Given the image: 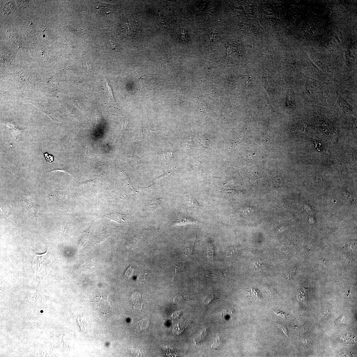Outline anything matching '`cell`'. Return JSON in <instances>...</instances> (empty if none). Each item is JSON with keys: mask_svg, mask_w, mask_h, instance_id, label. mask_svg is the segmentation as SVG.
<instances>
[{"mask_svg": "<svg viewBox=\"0 0 357 357\" xmlns=\"http://www.w3.org/2000/svg\"><path fill=\"white\" fill-rule=\"evenodd\" d=\"M50 263L48 250L44 254L36 255L33 260L32 267L36 276L41 278L46 277L49 271Z\"/></svg>", "mask_w": 357, "mask_h": 357, "instance_id": "1", "label": "cell"}, {"mask_svg": "<svg viewBox=\"0 0 357 357\" xmlns=\"http://www.w3.org/2000/svg\"><path fill=\"white\" fill-rule=\"evenodd\" d=\"M92 302L97 310L104 315H107L110 313L111 308L108 299L99 297L95 298Z\"/></svg>", "mask_w": 357, "mask_h": 357, "instance_id": "2", "label": "cell"}, {"mask_svg": "<svg viewBox=\"0 0 357 357\" xmlns=\"http://www.w3.org/2000/svg\"><path fill=\"white\" fill-rule=\"evenodd\" d=\"M206 277L211 279L219 280L223 279L226 276V273L223 270H214L206 271L204 273Z\"/></svg>", "mask_w": 357, "mask_h": 357, "instance_id": "3", "label": "cell"}, {"mask_svg": "<svg viewBox=\"0 0 357 357\" xmlns=\"http://www.w3.org/2000/svg\"><path fill=\"white\" fill-rule=\"evenodd\" d=\"M22 200L29 205L28 211L29 213L32 216H36L41 208V206L37 204L30 201L23 196Z\"/></svg>", "mask_w": 357, "mask_h": 357, "instance_id": "4", "label": "cell"}, {"mask_svg": "<svg viewBox=\"0 0 357 357\" xmlns=\"http://www.w3.org/2000/svg\"><path fill=\"white\" fill-rule=\"evenodd\" d=\"M223 297V294L218 291H213L206 295L204 301V305H208L215 300L220 299Z\"/></svg>", "mask_w": 357, "mask_h": 357, "instance_id": "5", "label": "cell"}, {"mask_svg": "<svg viewBox=\"0 0 357 357\" xmlns=\"http://www.w3.org/2000/svg\"><path fill=\"white\" fill-rule=\"evenodd\" d=\"M132 299L133 304V308L134 310L135 311L141 310L142 308L143 303L142 302L140 294L136 292L132 295Z\"/></svg>", "mask_w": 357, "mask_h": 357, "instance_id": "6", "label": "cell"}, {"mask_svg": "<svg viewBox=\"0 0 357 357\" xmlns=\"http://www.w3.org/2000/svg\"><path fill=\"white\" fill-rule=\"evenodd\" d=\"M196 236H193V237L188 241L185 247L186 253L188 256L190 255L193 251V248L196 241Z\"/></svg>", "mask_w": 357, "mask_h": 357, "instance_id": "7", "label": "cell"}, {"mask_svg": "<svg viewBox=\"0 0 357 357\" xmlns=\"http://www.w3.org/2000/svg\"><path fill=\"white\" fill-rule=\"evenodd\" d=\"M188 205L190 208L193 209H199L201 207L200 205L191 194H188L186 196Z\"/></svg>", "mask_w": 357, "mask_h": 357, "instance_id": "8", "label": "cell"}, {"mask_svg": "<svg viewBox=\"0 0 357 357\" xmlns=\"http://www.w3.org/2000/svg\"><path fill=\"white\" fill-rule=\"evenodd\" d=\"M206 255L208 258L211 260H214V248L212 243H209L206 249Z\"/></svg>", "mask_w": 357, "mask_h": 357, "instance_id": "9", "label": "cell"}, {"mask_svg": "<svg viewBox=\"0 0 357 357\" xmlns=\"http://www.w3.org/2000/svg\"><path fill=\"white\" fill-rule=\"evenodd\" d=\"M149 324V322L148 320H143L138 322L137 329L142 332H144L148 328Z\"/></svg>", "mask_w": 357, "mask_h": 357, "instance_id": "10", "label": "cell"}, {"mask_svg": "<svg viewBox=\"0 0 357 357\" xmlns=\"http://www.w3.org/2000/svg\"><path fill=\"white\" fill-rule=\"evenodd\" d=\"M9 206V212L6 217L10 218L13 221L17 223L18 220V215H17L14 208L10 207V206Z\"/></svg>", "mask_w": 357, "mask_h": 357, "instance_id": "11", "label": "cell"}, {"mask_svg": "<svg viewBox=\"0 0 357 357\" xmlns=\"http://www.w3.org/2000/svg\"><path fill=\"white\" fill-rule=\"evenodd\" d=\"M207 334V330H204L198 334L194 339V341L196 343L199 344L203 341L205 338Z\"/></svg>", "mask_w": 357, "mask_h": 357, "instance_id": "12", "label": "cell"}, {"mask_svg": "<svg viewBox=\"0 0 357 357\" xmlns=\"http://www.w3.org/2000/svg\"><path fill=\"white\" fill-rule=\"evenodd\" d=\"M14 6L11 2H8L6 4L3 8V11L4 14H9L14 10Z\"/></svg>", "mask_w": 357, "mask_h": 357, "instance_id": "13", "label": "cell"}, {"mask_svg": "<svg viewBox=\"0 0 357 357\" xmlns=\"http://www.w3.org/2000/svg\"><path fill=\"white\" fill-rule=\"evenodd\" d=\"M241 250V249L238 248H230L227 249L226 254L227 256H233L238 253Z\"/></svg>", "mask_w": 357, "mask_h": 357, "instance_id": "14", "label": "cell"}, {"mask_svg": "<svg viewBox=\"0 0 357 357\" xmlns=\"http://www.w3.org/2000/svg\"><path fill=\"white\" fill-rule=\"evenodd\" d=\"M278 326L279 328L282 330V332L284 333L286 336L288 337L287 330L285 327L282 325H279Z\"/></svg>", "mask_w": 357, "mask_h": 357, "instance_id": "15", "label": "cell"}, {"mask_svg": "<svg viewBox=\"0 0 357 357\" xmlns=\"http://www.w3.org/2000/svg\"><path fill=\"white\" fill-rule=\"evenodd\" d=\"M106 86H107V89H108V91H109V92L111 96L112 97V98L113 100L114 101V96L113 95L112 91V90H111V87H110V86L109 85L108 83L107 82Z\"/></svg>", "mask_w": 357, "mask_h": 357, "instance_id": "16", "label": "cell"}, {"mask_svg": "<svg viewBox=\"0 0 357 357\" xmlns=\"http://www.w3.org/2000/svg\"><path fill=\"white\" fill-rule=\"evenodd\" d=\"M274 312L276 314V315L279 316H280L282 318L285 317V313H283L282 312H279L276 311Z\"/></svg>", "mask_w": 357, "mask_h": 357, "instance_id": "17", "label": "cell"}]
</instances>
